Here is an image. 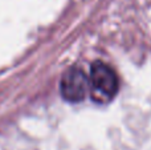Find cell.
<instances>
[{
    "instance_id": "cell-1",
    "label": "cell",
    "mask_w": 151,
    "mask_h": 150,
    "mask_svg": "<svg viewBox=\"0 0 151 150\" xmlns=\"http://www.w3.org/2000/svg\"><path fill=\"white\" fill-rule=\"evenodd\" d=\"M90 97L98 104L110 102L117 96L119 81L114 69L110 65L96 61L90 66Z\"/></svg>"
},
{
    "instance_id": "cell-2",
    "label": "cell",
    "mask_w": 151,
    "mask_h": 150,
    "mask_svg": "<svg viewBox=\"0 0 151 150\" xmlns=\"http://www.w3.org/2000/svg\"><path fill=\"white\" fill-rule=\"evenodd\" d=\"M60 93L68 102H81L90 94V80L82 69L73 66L63 74L60 81Z\"/></svg>"
}]
</instances>
